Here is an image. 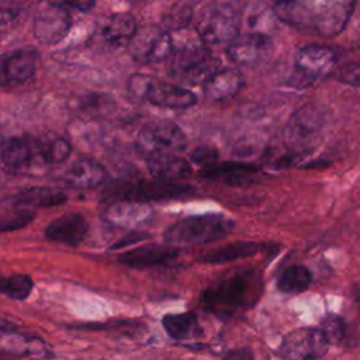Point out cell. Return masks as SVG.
Returning <instances> with one entry per match:
<instances>
[{
    "mask_svg": "<svg viewBox=\"0 0 360 360\" xmlns=\"http://www.w3.org/2000/svg\"><path fill=\"white\" fill-rule=\"evenodd\" d=\"M284 22L323 37L338 35L347 24L356 0H270Z\"/></svg>",
    "mask_w": 360,
    "mask_h": 360,
    "instance_id": "6da1fadb",
    "label": "cell"
},
{
    "mask_svg": "<svg viewBox=\"0 0 360 360\" xmlns=\"http://www.w3.org/2000/svg\"><path fill=\"white\" fill-rule=\"evenodd\" d=\"M70 152V143L60 136H14L3 143L0 163L13 174H38L46 167L63 163Z\"/></svg>",
    "mask_w": 360,
    "mask_h": 360,
    "instance_id": "7a4b0ae2",
    "label": "cell"
},
{
    "mask_svg": "<svg viewBox=\"0 0 360 360\" xmlns=\"http://www.w3.org/2000/svg\"><path fill=\"white\" fill-rule=\"evenodd\" d=\"M260 292L262 273L257 269H235L201 292V307L225 318L253 307Z\"/></svg>",
    "mask_w": 360,
    "mask_h": 360,
    "instance_id": "3957f363",
    "label": "cell"
},
{
    "mask_svg": "<svg viewBox=\"0 0 360 360\" xmlns=\"http://www.w3.org/2000/svg\"><path fill=\"white\" fill-rule=\"evenodd\" d=\"M235 222L222 214L193 215L176 221L163 232L166 245L174 248H194L225 238Z\"/></svg>",
    "mask_w": 360,
    "mask_h": 360,
    "instance_id": "277c9868",
    "label": "cell"
},
{
    "mask_svg": "<svg viewBox=\"0 0 360 360\" xmlns=\"http://www.w3.org/2000/svg\"><path fill=\"white\" fill-rule=\"evenodd\" d=\"M242 18L239 0H214L200 15L197 32L205 46L228 45L236 35Z\"/></svg>",
    "mask_w": 360,
    "mask_h": 360,
    "instance_id": "5b68a950",
    "label": "cell"
},
{
    "mask_svg": "<svg viewBox=\"0 0 360 360\" xmlns=\"http://www.w3.org/2000/svg\"><path fill=\"white\" fill-rule=\"evenodd\" d=\"M127 91L132 100L148 101L163 108L180 110L197 104V96L193 91L142 73H135L128 79Z\"/></svg>",
    "mask_w": 360,
    "mask_h": 360,
    "instance_id": "8992f818",
    "label": "cell"
},
{
    "mask_svg": "<svg viewBox=\"0 0 360 360\" xmlns=\"http://www.w3.org/2000/svg\"><path fill=\"white\" fill-rule=\"evenodd\" d=\"M169 75L183 84H200L202 80L218 69L219 59L204 44H190L173 49L167 58Z\"/></svg>",
    "mask_w": 360,
    "mask_h": 360,
    "instance_id": "52a82bcc",
    "label": "cell"
},
{
    "mask_svg": "<svg viewBox=\"0 0 360 360\" xmlns=\"http://www.w3.org/2000/svg\"><path fill=\"white\" fill-rule=\"evenodd\" d=\"M194 187L186 183L167 181L160 179L139 180V181H118L110 184L104 191V198L110 201L128 200L136 202L162 201L187 195Z\"/></svg>",
    "mask_w": 360,
    "mask_h": 360,
    "instance_id": "ba28073f",
    "label": "cell"
},
{
    "mask_svg": "<svg viewBox=\"0 0 360 360\" xmlns=\"http://www.w3.org/2000/svg\"><path fill=\"white\" fill-rule=\"evenodd\" d=\"M186 146L187 138L184 132L170 120L148 121L135 138V149L145 159L180 153Z\"/></svg>",
    "mask_w": 360,
    "mask_h": 360,
    "instance_id": "9c48e42d",
    "label": "cell"
},
{
    "mask_svg": "<svg viewBox=\"0 0 360 360\" xmlns=\"http://www.w3.org/2000/svg\"><path fill=\"white\" fill-rule=\"evenodd\" d=\"M325 124L326 115L315 104L298 108L290 117L284 129V141L290 152L300 158L312 150L321 138Z\"/></svg>",
    "mask_w": 360,
    "mask_h": 360,
    "instance_id": "30bf717a",
    "label": "cell"
},
{
    "mask_svg": "<svg viewBox=\"0 0 360 360\" xmlns=\"http://www.w3.org/2000/svg\"><path fill=\"white\" fill-rule=\"evenodd\" d=\"M336 63V52L325 45H308L301 48L294 59V69L288 84L304 89L326 76Z\"/></svg>",
    "mask_w": 360,
    "mask_h": 360,
    "instance_id": "8fae6325",
    "label": "cell"
},
{
    "mask_svg": "<svg viewBox=\"0 0 360 360\" xmlns=\"http://www.w3.org/2000/svg\"><path fill=\"white\" fill-rule=\"evenodd\" d=\"M127 46L132 59L143 65L163 62L173 51L167 30L153 24L136 28Z\"/></svg>",
    "mask_w": 360,
    "mask_h": 360,
    "instance_id": "7c38bea8",
    "label": "cell"
},
{
    "mask_svg": "<svg viewBox=\"0 0 360 360\" xmlns=\"http://www.w3.org/2000/svg\"><path fill=\"white\" fill-rule=\"evenodd\" d=\"M329 343L319 328H300L287 333L280 345V356L292 360L319 359L326 354Z\"/></svg>",
    "mask_w": 360,
    "mask_h": 360,
    "instance_id": "4fadbf2b",
    "label": "cell"
},
{
    "mask_svg": "<svg viewBox=\"0 0 360 360\" xmlns=\"http://www.w3.org/2000/svg\"><path fill=\"white\" fill-rule=\"evenodd\" d=\"M70 28V15L66 7L55 1H44L35 11L34 35L42 44H56Z\"/></svg>",
    "mask_w": 360,
    "mask_h": 360,
    "instance_id": "5bb4252c",
    "label": "cell"
},
{
    "mask_svg": "<svg viewBox=\"0 0 360 360\" xmlns=\"http://www.w3.org/2000/svg\"><path fill=\"white\" fill-rule=\"evenodd\" d=\"M273 51L271 39L267 34L245 32L236 35L228 45L226 53L229 59L242 66H256L270 58Z\"/></svg>",
    "mask_w": 360,
    "mask_h": 360,
    "instance_id": "9a60e30c",
    "label": "cell"
},
{
    "mask_svg": "<svg viewBox=\"0 0 360 360\" xmlns=\"http://www.w3.org/2000/svg\"><path fill=\"white\" fill-rule=\"evenodd\" d=\"M38 53L32 48H18L0 55V87L11 89L27 82L35 72Z\"/></svg>",
    "mask_w": 360,
    "mask_h": 360,
    "instance_id": "2e32d148",
    "label": "cell"
},
{
    "mask_svg": "<svg viewBox=\"0 0 360 360\" xmlns=\"http://www.w3.org/2000/svg\"><path fill=\"white\" fill-rule=\"evenodd\" d=\"M155 211L148 202H136L128 200L111 201L104 210L103 218L112 226L132 229L149 222Z\"/></svg>",
    "mask_w": 360,
    "mask_h": 360,
    "instance_id": "e0dca14e",
    "label": "cell"
},
{
    "mask_svg": "<svg viewBox=\"0 0 360 360\" xmlns=\"http://www.w3.org/2000/svg\"><path fill=\"white\" fill-rule=\"evenodd\" d=\"M179 255L180 250L170 245H142L121 253L118 256V262L127 267L143 270L167 264Z\"/></svg>",
    "mask_w": 360,
    "mask_h": 360,
    "instance_id": "ac0fdd59",
    "label": "cell"
},
{
    "mask_svg": "<svg viewBox=\"0 0 360 360\" xmlns=\"http://www.w3.org/2000/svg\"><path fill=\"white\" fill-rule=\"evenodd\" d=\"M245 83L243 75L235 68L215 69L201 83L207 101H224L239 93Z\"/></svg>",
    "mask_w": 360,
    "mask_h": 360,
    "instance_id": "d6986e66",
    "label": "cell"
},
{
    "mask_svg": "<svg viewBox=\"0 0 360 360\" xmlns=\"http://www.w3.org/2000/svg\"><path fill=\"white\" fill-rule=\"evenodd\" d=\"M89 232L87 219L79 212H69L53 219L45 229V236L49 240L77 246Z\"/></svg>",
    "mask_w": 360,
    "mask_h": 360,
    "instance_id": "ffe728a7",
    "label": "cell"
},
{
    "mask_svg": "<svg viewBox=\"0 0 360 360\" xmlns=\"http://www.w3.org/2000/svg\"><path fill=\"white\" fill-rule=\"evenodd\" d=\"M107 169L101 163L89 158L75 160L62 174V180L68 186L79 190L98 187L107 180Z\"/></svg>",
    "mask_w": 360,
    "mask_h": 360,
    "instance_id": "44dd1931",
    "label": "cell"
},
{
    "mask_svg": "<svg viewBox=\"0 0 360 360\" xmlns=\"http://www.w3.org/2000/svg\"><path fill=\"white\" fill-rule=\"evenodd\" d=\"M135 30L136 22L134 17L128 13H118L107 17L101 22L98 35L105 45L111 48H120L127 46Z\"/></svg>",
    "mask_w": 360,
    "mask_h": 360,
    "instance_id": "7402d4cb",
    "label": "cell"
},
{
    "mask_svg": "<svg viewBox=\"0 0 360 360\" xmlns=\"http://www.w3.org/2000/svg\"><path fill=\"white\" fill-rule=\"evenodd\" d=\"M260 172V167L246 162H221L202 167L201 174L207 179H219L228 184L248 183Z\"/></svg>",
    "mask_w": 360,
    "mask_h": 360,
    "instance_id": "603a6c76",
    "label": "cell"
},
{
    "mask_svg": "<svg viewBox=\"0 0 360 360\" xmlns=\"http://www.w3.org/2000/svg\"><path fill=\"white\" fill-rule=\"evenodd\" d=\"M162 325L166 333L179 342L198 339L202 335V329L194 312L167 314L162 318Z\"/></svg>",
    "mask_w": 360,
    "mask_h": 360,
    "instance_id": "cb8c5ba5",
    "label": "cell"
},
{
    "mask_svg": "<svg viewBox=\"0 0 360 360\" xmlns=\"http://www.w3.org/2000/svg\"><path fill=\"white\" fill-rule=\"evenodd\" d=\"M146 162H148L149 173L155 179L177 181L180 179L187 177L191 173L190 163L186 159L177 156V153L150 158V159H146Z\"/></svg>",
    "mask_w": 360,
    "mask_h": 360,
    "instance_id": "d4e9b609",
    "label": "cell"
},
{
    "mask_svg": "<svg viewBox=\"0 0 360 360\" xmlns=\"http://www.w3.org/2000/svg\"><path fill=\"white\" fill-rule=\"evenodd\" d=\"M262 245L252 240H236L229 242L226 245L214 248L208 252H205L200 259L204 263L210 264H221L226 262H232L236 259H245L255 256L260 250Z\"/></svg>",
    "mask_w": 360,
    "mask_h": 360,
    "instance_id": "484cf974",
    "label": "cell"
},
{
    "mask_svg": "<svg viewBox=\"0 0 360 360\" xmlns=\"http://www.w3.org/2000/svg\"><path fill=\"white\" fill-rule=\"evenodd\" d=\"M66 201V194L53 187H31L27 190H22L15 197L17 205L24 207H51V205H59Z\"/></svg>",
    "mask_w": 360,
    "mask_h": 360,
    "instance_id": "4316f807",
    "label": "cell"
},
{
    "mask_svg": "<svg viewBox=\"0 0 360 360\" xmlns=\"http://www.w3.org/2000/svg\"><path fill=\"white\" fill-rule=\"evenodd\" d=\"M312 283V274L308 267L302 264H292L287 267L277 280V288L284 294L304 292Z\"/></svg>",
    "mask_w": 360,
    "mask_h": 360,
    "instance_id": "83f0119b",
    "label": "cell"
},
{
    "mask_svg": "<svg viewBox=\"0 0 360 360\" xmlns=\"http://www.w3.org/2000/svg\"><path fill=\"white\" fill-rule=\"evenodd\" d=\"M32 287L34 284L31 277L25 274H0V294L7 295L11 300H25L30 295Z\"/></svg>",
    "mask_w": 360,
    "mask_h": 360,
    "instance_id": "f1b7e54d",
    "label": "cell"
},
{
    "mask_svg": "<svg viewBox=\"0 0 360 360\" xmlns=\"http://www.w3.org/2000/svg\"><path fill=\"white\" fill-rule=\"evenodd\" d=\"M193 15V7L188 3H177L174 4L165 15L163 25L165 30H181L184 28Z\"/></svg>",
    "mask_w": 360,
    "mask_h": 360,
    "instance_id": "f546056e",
    "label": "cell"
},
{
    "mask_svg": "<svg viewBox=\"0 0 360 360\" xmlns=\"http://www.w3.org/2000/svg\"><path fill=\"white\" fill-rule=\"evenodd\" d=\"M329 345H339L345 339V322L338 315H329L319 328Z\"/></svg>",
    "mask_w": 360,
    "mask_h": 360,
    "instance_id": "4dcf8cb0",
    "label": "cell"
},
{
    "mask_svg": "<svg viewBox=\"0 0 360 360\" xmlns=\"http://www.w3.org/2000/svg\"><path fill=\"white\" fill-rule=\"evenodd\" d=\"M32 218H34V212L30 210H21V211L8 214L7 217L0 218V232L25 226L32 221Z\"/></svg>",
    "mask_w": 360,
    "mask_h": 360,
    "instance_id": "1f68e13d",
    "label": "cell"
},
{
    "mask_svg": "<svg viewBox=\"0 0 360 360\" xmlns=\"http://www.w3.org/2000/svg\"><path fill=\"white\" fill-rule=\"evenodd\" d=\"M190 158L194 163L200 165L201 167H205L217 162L218 150L211 145H198L197 148L193 149Z\"/></svg>",
    "mask_w": 360,
    "mask_h": 360,
    "instance_id": "d6a6232c",
    "label": "cell"
},
{
    "mask_svg": "<svg viewBox=\"0 0 360 360\" xmlns=\"http://www.w3.org/2000/svg\"><path fill=\"white\" fill-rule=\"evenodd\" d=\"M359 65L357 63H349L345 65L339 72V80L349 83L350 86L359 87Z\"/></svg>",
    "mask_w": 360,
    "mask_h": 360,
    "instance_id": "836d02e7",
    "label": "cell"
},
{
    "mask_svg": "<svg viewBox=\"0 0 360 360\" xmlns=\"http://www.w3.org/2000/svg\"><path fill=\"white\" fill-rule=\"evenodd\" d=\"M145 238H148V233L135 231V232H132V233H129V235H127V236L121 238L117 243H114V245L111 246V249H121V248H127V246H129V245H135V243H138V242L143 240Z\"/></svg>",
    "mask_w": 360,
    "mask_h": 360,
    "instance_id": "e575fe53",
    "label": "cell"
},
{
    "mask_svg": "<svg viewBox=\"0 0 360 360\" xmlns=\"http://www.w3.org/2000/svg\"><path fill=\"white\" fill-rule=\"evenodd\" d=\"M63 1L79 10H89L94 4V0H63Z\"/></svg>",
    "mask_w": 360,
    "mask_h": 360,
    "instance_id": "d590c367",
    "label": "cell"
}]
</instances>
